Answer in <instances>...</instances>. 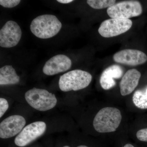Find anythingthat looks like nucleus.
<instances>
[{
  "label": "nucleus",
  "mask_w": 147,
  "mask_h": 147,
  "mask_svg": "<svg viewBox=\"0 0 147 147\" xmlns=\"http://www.w3.org/2000/svg\"><path fill=\"white\" fill-rule=\"evenodd\" d=\"M132 100L137 108L147 109V86L144 90L136 91L133 94Z\"/></svg>",
  "instance_id": "nucleus-15"
},
{
  "label": "nucleus",
  "mask_w": 147,
  "mask_h": 147,
  "mask_svg": "<svg viewBox=\"0 0 147 147\" xmlns=\"http://www.w3.org/2000/svg\"><path fill=\"white\" fill-rule=\"evenodd\" d=\"M21 1L20 0H1L0 5L5 8H12L18 5Z\"/></svg>",
  "instance_id": "nucleus-17"
},
{
  "label": "nucleus",
  "mask_w": 147,
  "mask_h": 147,
  "mask_svg": "<svg viewBox=\"0 0 147 147\" xmlns=\"http://www.w3.org/2000/svg\"><path fill=\"white\" fill-rule=\"evenodd\" d=\"M141 76V73L135 69L127 71L120 83L121 94L124 96L131 94L138 86Z\"/></svg>",
  "instance_id": "nucleus-13"
},
{
  "label": "nucleus",
  "mask_w": 147,
  "mask_h": 147,
  "mask_svg": "<svg viewBox=\"0 0 147 147\" xmlns=\"http://www.w3.org/2000/svg\"><path fill=\"white\" fill-rule=\"evenodd\" d=\"M132 25V22L130 19L110 18L101 23L98 32L100 35L103 37H113L127 32Z\"/></svg>",
  "instance_id": "nucleus-6"
},
{
  "label": "nucleus",
  "mask_w": 147,
  "mask_h": 147,
  "mask_svg": "<svg viewBox=\"0 0 147 147\" xmlns=\"http://www.w3.org/2000/svg\"><path fill=\"white\" fill-rule=\"evenodd\" d=\"M26 121L24 117L18 115L11 116L0 124V137L8 139L16 136L24 129Z\"/></svg>",
  "instance_id": "nucleus-9"
},
{
  "label": "nucleus",
  "mask_w": 147,
  "mask_h": 147,
  "mask_svg": "<svg viewBox=\"0 0 147 147\" xmlns=\"http://www.w3.org/2000/svg\"><path fill=\"white\" fill-rule=\"evenodd\" d=\"M92 79L90 74L81 69H75L68 71L60 76L59 87L63 92L78 91L88 87Z\"/></svg>",
  "instance_id": "nucleus-3"
},
{
  "label": "nucleus",
  "mask_w": 147,
  "mask_h": 147,
  "mask_svg": "<svg viewBox=\"0 0 147 147\" xmlns=\"http://www.w3.org/2000/svg\"><path fill=\"white\" fill-rule=\"evenodd\" d=\"M142 11V5L137 1L121 2L110 7L107 11L111 18L125 19L140 16Z\"/></svg>",
  "instance_id": "nucleus-5"
},
{
  "label": "nucleus",
  "mask_w": 147,
  "mask_h": 147,
  "mask_svg": "<svg viewBox=\"0 0 147 147\" xmlns=\"http://www.w3.org/2000/svg\"><path fill=\"white\" fill-rule=\"evenodd\" d=\"M46 125L42 121H36L28 125L16 136L14 143L19 147H24L44 134Z\"/></svg>",
  "instance_id": "nucleus-7"
},
{
  "label": "nucleus",
  "mask_w": 147,
  "mask_h": 147,
  "mask_svg": "<svg viewBox=\"0 0 147 147\" xmlns=\"http://www.w3.org/2000/svg\"><path fill=\"white\" fill-rule=\"evenodd\" d=\"M20 77L11 65L4 66L0 68V85H14L19 83Z\"/></svg>",
  "instance_id": "nucleus-14"
},
{
  "label": "nucleus",
  "mask_w": 147,
  "mask_h": 147,
  "mask_svg": "<svg viewBox=\"0 0 147 147\" xmlns=\"http://www.w3.org/2000/svg\"><path fill=\"white\" fill-rule=\"evenodd\" d=\"M122 119L120 111L117 108L106 107L99 110L95 117L93 126L100 133H108L116 131Z\"/></svg>",
  "instance_id": "nucleus-2"
},
{
  "label": "nucleus",
  "mask_w": 147,
  "mask_h": 147,
  "mask_svg": "<svg viewBox=\"0 0 147 147\" xmlns=\"http://www.w3.org/2000/svg\"><path fill=\"white\" fill-rule=\"evenodd\" d=\"M123 147H134V146H132V145L130 144H127Z\"/></svg>",
  "instance_id": "nucleus-21"
},
{
  "label": "nucleus",
  "mask_w": 147,
  "mask_h": 147,
  "mask_svg": "<svg viewBox=\"0 0 147 147\" xmlns=\"http://www.w3.org/2000/svg\"><path fill=\"white\" fill-rule=\"evenodd\" d=\"M25 97L30 106L40 111L53 109L57 101L55 94L47 90L35 88L28 91Z\"/></svg>",
  "instance_id": "nucleus-4"
},
{
  "label": "nucleus",
  "mask_w": 147,
  "mask_h": 147,
  "mask_svg": "<svg viewBox=\"0 0 147 147\" xmlns=\"http://www.w3.org/2000/svg\"><path fill=\"white\" fill-rule=\"evenodd\" d=\"M22 36L21 28L15 21H7L0 30V46L10 48L18 44Z\"/></svg>",
  "instance_id": "nucleus-8"
},
{
  "label": "nucleus",
  "mask_w": 147,
  "mask_h": 147,
  "mask_svg": "<svg viewBox=\"0 0 147 147\" xmlns=\"http://www.w3.org/2000/svg\"><path fill=\"white\" fill-rule=\"evenodd\" d=\"M137 139L142 142H147V128L140 129L137 131Z\"/></svg>",
  "instance_id": "nucleus-19"
},
{
  "label": "nucleus",
  "mask_w": 147,
  "mask_h": 147,
  "mask_svg": "<svg viewBox=\"0 0 147 147\" xmlns=\"http://www.w3.org/2000/svg\"><path fill=\"white\" fill-rule=\"evenodd\" d=\"M9 108L7 100L3 98H0V117H1Z\"/></svg>",
  "instance_id": "nucleus-18"
},
{
  "label": "nucleus",
  "mask_w": 147,
  "mask_h": 147,
  "mask_svg": "<svg viewBox=\"0 0 147 147\" xmlns=\"http://www.w3.org/2000/svg\"><path fill=\"white\" fill-rule=\"evenodd\" d=\"M87 3L92 8L95 9H102L108 7L115 4V0H88Z\"/></svg>",
  "instance_id": "nucleus-16"
},
{
  "label": "nucleus",
  "mask_w": 147,
  "mask_h": 147,
  "mask_svg": "<svg viewBox=\"0 0 147 147\" xmlns=\"http://www.w3.org/2000/svg\"><path fill=\"white\" fill-rule=\"evenodd\" d=\"M113 59L117 63L130 66H137L143 64L147 61V56L140 50L125 49L115 53Z\"/></svg>",
  "instance_id": "nucleus-10"
},
{
  "label": "nucleus",
  "mask_w": 147,
  "mask_h": 147,
  "mask_svg": "<svg viewBox=\"0 0 147 147\" xmlns=\"http://www.w3.org/2000/svg\"><path fill=\"white\" fill-rule=\"evenodd\" d=\"M63 147H69L68 146H64Z\"/></svg>",
  "instance_id": "nucleus-23"
},
{
  "label": "nucleus",
  "mask_w": 147,
  "mask_h": 147,
  "mask_svg": "<svg viewBox=\"0 0 147 147\" xmlns=\"http://www.w3.org/2000/svg\"><path fill=\"white\" fill-rule=\"evenodd\" d=\"M77 147H88L87 146H78Z\"/></svg>",
  "instance_id": "nucleus-22"
},
{
  "label": "nucleus",
  "mask_w": 147,
  "mask_h": 147,
  "mask_svg": "<svg viewBox=\"0 0 147 147\" xmlns=\"http://www.w3.org/2000/svg\"><path fill=\"white\" fill-rule=\"evenodd\" d=\"M62 28L61 21L52 14H44L35 18L32 21L30 29L37 37L47 39L55 36Z\"/></svg>",
  "instance_id": "nucleus-1"
},
{
  "label": "nucleus",
  "mask_w": 147,
  "mask_h": 147,
  "mask_svg": "<svg viewBox=\"0 0 147 147\" xmlns=\"http://www.w3.org/2000/svg\"><path fill=\"white\" fill-rule=\"evenodd\" d=\"M57 1L63 4L69 3L73 1V0H57Z\"/></svg>",
  "instance_id": "nucleus-20"
},
{
  "label": "nucleus",
  "mask_w": 147,
  "mask_h": 147,
  "mask_svg": "<svg viewBox=\"0 0 147 147\" xmlns=\"http://www.w3.org/2000/svg\"><path fill=\"white\" fill-rule=\"evenodd\" d=\"M71 66V60L68 57L65 55H58L46 62L42 71L45 75L53 76L67 71Z\"/></svg>",
  "instance_id": "nucleus-11"
},
{
  "label": "nucleus",
  "mask_w": 147,
  "mask_h": 147,
  "mask_svg": "<svg viewBox=\"0 0 147 147\" xmlns=\"http://www.w3.org/2000/svg\"><path fill=\"white\" fill-rule=\"evenodd\" d=\"M123 73V70L120 66L113 65L108 67L103 71L100 76V86L103 89H110L116 85L115 79L120 78Z\"/></svg>",
  "instance_id": "nucleus-12"
}]
</instances>
